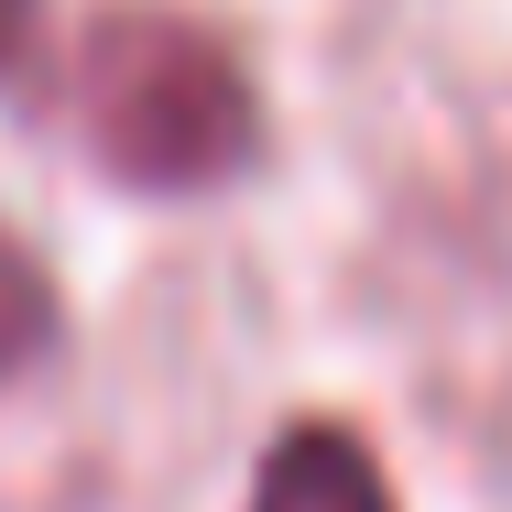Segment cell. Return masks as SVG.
Segmentation results:
<instances>
[{
  "label": "cell",
  "mask_w": 512,
  "mask_h": 512,
  "mask_svg": "<svg viewBox=\"0 0 512 512\" xmlns=\"http://www.w3.org/2000/svg\"><path fill=\"white\" fill-rule=\"evenodd\" d=\"M55 99H66V131L99 153V175L142 186V197H207L262 142L251 66L186 11H131V0L99 11L66 44Z\"/></svg>",
  "instance_id": "6da1fadb"
},
{
  "label": "cell",
  "mask_w": 512,
  "mask_h": 512,
  "mask_svg": "<svg viewBox=\"0 0 512 512\" xmlns=\"http://www.w3.org/2000/svg\"><path fill=\"white\" fill-rule=\"evenodd\" d=\"M251 512H393V480L360 425H284L251 480Z\"/></svg>",
  "instance_id": "7a4b0ae2"
},
{
  "label": "cell",
  "mask_w": 512,
  "mask_h": 512,
  "mask_svg": "<svg viewBox=\"0 0 512 512\" xmlns=\"http://www.w3.org/2000/svg\"><path fill=\"white\" fill-rule=\"evenodd\" d=\"M44 338H55V284H44V262L0 229V382H11L22 360H44Z\"/></svg>",
  "instance_id": "3957f363"
},
{
  "label": "cell",
  "mask_w": 512,
  "mask_h": 512,
  "mask_svg": "<svg viewBox=\"0 0 512 512\" xmlns=\"http://www.w3.org/2000/svg\"><path fill=\"white\" fill-rule=\"evenodd\" d=\"M22 22H33V0H0V55L22 44Z\"/></svg>",
  "instance_id": "277c9868"
}]
</instances>
